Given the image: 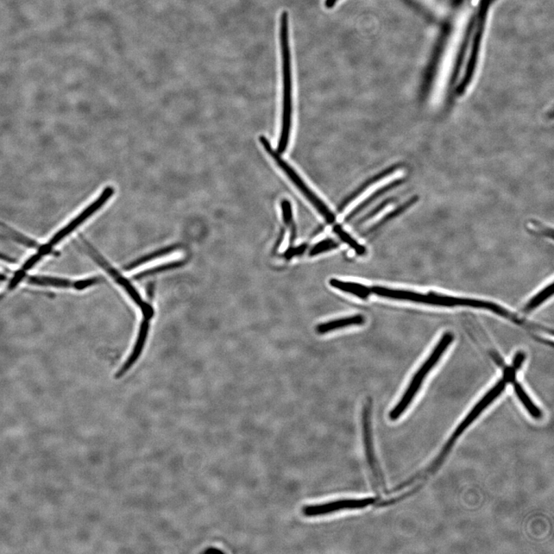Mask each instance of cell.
Returning <instances> with one entry per match:
<instances>
[{
  "instance_id": "obj_1",
  "label": "cell",
  "mask_w": 554,
  "mask_h": 554,
  "mask_svg": "<svg viewBox=\"0 0 554 554\" xmlns=\"http://www.w3.org/2000/svg\"><path fill=\"white\" fill-rule=\"evenodd\" d=\"M389 297L392 300L411 302V303L429 305L438 307H466L472 309L486 311L498 315L499 317L507 319L515 324L524 326L525 329L531 331H538L540 326L525 322L520 319L517 315L509 311L506 308L489 301L481 300L457 298L452 296L438 293H423L402 289H393L390 291Z\"/></svg>"
},
{
  "instance_id": "obj_2",
  "label": "cell",
  "mask_w": 554,
  "mask_h": 554,
  "mask_svg": "<svg viewBox=\"0 0 554 554\" xmlns=\"http://www.w3.org/2000/svg\"><path fill=\"white\" fill-rule=\"evenodd\" d=\"M288 14L282 12L280 16V39L282 66V121L278 154L285 152L289 134H291L292 119V73L291 50L289 44Z\"/></svg>"
},
{
  "instance_id": "obj_3",
  "label": "cell",
  "mask_w": 554,
  "mask_h": 554,
  "mask_svg": "<svg viewBox=\"0 0 554 554\" xmlns=\"http://www.w3.org/2000/svg\"><path fill=\"white\" fill-rule=\"evenodd\" d=\"M453 339H455V336H453V333L450 332L444 333L442 338L439 339L438 343L434 346L431 354L428 356L426 360L421 365L420 368L414 374L410 383H409L406 392L398 402V404L390 411V420L395 421L399 419L402 413L405 412L408 407L411 404L416 395L418 393L427 375L435 368L437 363L440 361V359H442L446 351L449 348Z\"/></svg>"
},
{
  "instance_id": "obj_4",
  "label": "cell",
  "mask_w": 554,
  "mask_h": 554,
  "mask_svg": "<svg viewBox=\"0 0 554 554\" xmlns=\"http://www.w3.org/2000/svg\"><path fill=\"white\" fill-rule=\"evenodd\" d=\"M79 237L82 244L80 245L77 241H75V245L85 252L94 262L98 264V266L104 269L105 272L112 277L113 280H115L119 286H121L124 289L125 292L129 295L132 300L140 307V309L143 312L144 319L148 320L152 319L154 314V308L143 299L134 285H132L124 276L119 273L117 269L110 265L105 258L86 240V238L83 235H80Z\"/></svg>"
},
{
  "instance_id": "obj_5",
  "label": "cell",
  "mask_w": 554,
  "mask_h": 554,
  "mask_svg": "<svg viewBox=\"0 0 554 554\" xmlns=\"http://www.w3.org/2000/svg\"><path fill=\"white\" fill-rule=\"evenodd\" d=\"M507 381L505 378H503L497 382L495 385L491 388L489 392L483 396V398L477 402L476 406L472 409V411L466 417L462 423L458 426L455 433H453L452 437L448 440V442L444 446L442 453H439V457L436 461L431 466L428 472L435 471L440 464L443 463L444 459L448 456V453L450 451L452 446L455 444L457 439L461 435L467 428H468L472 423L482 413V412L490 405L497 398L498 396L505 392L506 389Z\"/></svg>"
},
{
  "instance_id": "obj_6",
  "label": "cell",
  "mask_w": 554,
  "mask_h": 554,
  "mask_svg": "<svg viewBox=\"0 0 554 554\" xmlns=\"http://www.w3.org/2000/svg\"><path fill=\"white\" fill-rule=\"evenodd\" d=\"M401 173L400 168H392L370 181L369 184L363 187L352 198L346 200V202L339 209L341 216L344 217L349 216L365 201L369 200L373 195L381 192L379 191L387 190V188L394 186V184H398V182L396 180H399Z\"/></svg>"
},
{
  "instance_id": "obj_7",
  "label": "cell",
  "mask_w": 554,
  "mask_h": 554,
  "mask_svg": "<svg viewBox=\"0 0 554 554\" xmlns=\"http://www.w3.org/2000/svg\"><path fill=\"white\" fill-rule=\"evenodd\" d=\"M260 140L264 149L273 157L282 171L285 173L289 179L298 187V190L303 193L304 196L310 201V203L316 208V210L322 215L326 221L330 224L335 222L336 219L335 214H333L330 210L329 208L324 204L323 201L319 199L317 195L311 190L309 186L305 184L304 181L300 178L299 175L293 171L291 167H289L287 163L281 158L279 154H277L273 149L272 145H270L267 141V138L261 136Z\"/></svg>"
},
{
  "instance_id": "obj_8",
  "label": "cell",
  "mask_w": 554,
  "mask_h": 554,
  "mask_svg": "<svg viewBox=\"0 0 554 554\" xmlns=\"http://www.w3.org/2000/svg\"><path fill=\"white\" fill-rule=\"evenodd\" d=\"M115 194V189L112 186H107L104 189L99 197L88 206L86 209L82 211L77 217H75L64 228L60 230L51 239L46 243L40 245V248L48 255L52 254L54 248L60 243L64 239L71 235L72 232L77 230L79 226L83 224L86 220L89 219L97 213L100 208H102Z\"/></svg>"
},
{
  "instance_id": "obj_9",
  "label": "cell",
  "mask_w": 554,
  "mask_h": 554,
  "mask_svg": "<svg viewBox=\"0 0 554 554\" xmlns=\"http://www.w3.org/2000/svg\"><path fill=\"white\" fill-rule=\"evenodd\" d=\"M378 498L374 496L363 497V498H342L312 503L302 508V514L306 518H318L324 516L337 514L345 511H356L366 509L376 505Z\"/></svg>"
},
{
  "instance_id": "obj_10",
  "label": "cell",
  "mask_w": 554,
  "mask_h": 554,
  "mask_svg": "<svg viewBox=\"0 0 554 554\" xmlns=\"http://www.w3.org/2000/svg\"><path fill=\"white\" fill-rule=\"evenodd\" d=\"M371 415H372V405L368 400L364 405L362 411V431L365 453H366L368 467L372 474L376 487H379V486L384 487V481L375 456Z\"/></svg>"
},
{
  "instance_id": "obj_11",
  "label": "cell",
  "mask_w": 554,
  "mask_h": 554,
  "mask_svg": "<svg viewBox=\"0 0 554 554\" xmlns=\"http://www.w3.org/2000/svg\"><path fill=\"white\" fill-rule=\"evenodd\" d=\"M103 281V279L98 276L91 277V278L84 280H73L62 278V277L42 275L29 277L27 283L30 286L36 287L62 289H73V291H81L87 288L98 285Z\"/></svg>"
},
{
  "instance_id": "obj_12",
  "label": "cell",
  "mask_w": 554,
  "mask_h": 554,
  "mask_svg": "<svg viewBox=\"0 0 554 554\" xmlns=\"http://www.w3.org/2000/svg\"><path fill=\"white\" fill-rule=\"evenodd\" d=\"M149 322L150 320L146 319H143L142 321L140 329H138L134 348L133 350H132L131 354L128 360L125 361V363L123 365V367L119 369L117 373L115 376L117 379H121V377L127 374L138 361V359L140 358L149 335Z\"/></svg>"
},
{
  "instance_id": "obj_13",
  "label": "cell",
  "mask_w": 554,
  "mask_h": 554,
  "mask_svg": "<svg viewBox=\"0 0 554 554\" xmlns=\"http://www.w3.org/2000/svg\"><path fill=\"white\" fill-rule=\"evenodd\" d=\"M330 285L342 292L356 296L361 300H367L371 293V289L367 286L358 282L331 279Z\"/></svg>"
},
{
  "instance_id": "obj_14",
  "label": "cell",
  "mask_w": 554,
  "mask_h": 554,
  "mask_svg": "<svg viewBox=\"0 0 554 554\" xmlns=\"http://www.w3.org/2000/svg\"><path fill=\"white\" fill-rule=\"evenodd\" d=\"M364 323L365 318L362 315H355V316L338 319L319 324L317 327V331L320 335H324V333L330 331L343 329L350 326L362 325Z\"/></svg>"
},
{
  "instance_id": "obj_15",
  "label": "cell",
  "mask_w": 554,
  "mask_h": 554,
  "mask_svg": "<svg viewBox=\"0 0 554 554\" xmlns=\"http://www.w3.org/2000/svg\"><path fill=\"white\" fill-rule=\"evenodd\" d=\"M512 383L516 394H517L521 404L524 405L529 414L534 419L540 420L542 418L543 413L541 412L539 407L534 404L530 396H529L525 392V389L522 388L517 381L515 380Z\"/></svg>"
},
{
  "instance_id": "obj_16",
  "label": "cell",
  "mask_w": 554,
  "mask_h": 554,
  "mask_svg": "<svg viewBox=\"0 0 554 554\" xmlns=\"http://www.w3.org/2000/svg\"><path fill=\"white\" fill-rule=\"evenodd\" d=\"M553 293V282H551L549 285H546L542 289H540L536 295H534L533 297L527 302L522 312L529 313L536 310L537 308L542 305L545 301L551 298Z\"/></svg>"
},
{
  "instance_id": "obj_17",
  "label": "cell",
  "mask_w": 554,
  "mask_h": 554,
  "mask_svg": "<svg viewBox=\"0 0 554 554\" xmlns=\"http://www.w3.org/2000/svg\"><path fill=\"white\" fill-rule=\"evenodd\" d=\"M179 248H180L178 245H169V247L160 249L154 252V253L152 254L144 256L140 258V259H137L136 261L132 262L130 264H129V265H128L127 267H125V269L128 270L135 269L138 267L141 266L142 264L147 263L148 262L157 259V258L165 256L166 255L171 254L173 253V252L179 250Z\"/></svg>"
},
{
  "instance_id": "obj_18",
  "label": "cell",
  "mask_w": 554,
  "mask_h": 554,
  "mask_svg": "<svg viewBox=\"0 0 554 554\" xmlns=\"http://www.w3.org/2000/svg\"><path fill=\"white\" fill-rule=\"evenodd\" d=\"M333 230H335L337 236L341 238V240L348 244L358 255L362 256L366 254V249H365L363 245L357 242L354 238L342 229L341 226H336Z\"/></svg>"
},
{
  "instance_id": "obj_19",
  "label": "cell",
  "mask_w": 554,
  "mask_h": 554,
  "mask_svg": "<svg viewBox=\"0 0 554 554\" xmlns=\"http://www.w3.org/2000/svg\"><path fill=\"white\" fill-rule=\"evenodd\" d=\"M182 263L178 261V262H173L165 264V265H161L160 267H156L153 269L147 270V272H144L143 273L138 274L135 276V279L136 280H141L145 278L149 275H154L156 274H159L163 272H167V270H171L173 269L178 268L182 265Z\"/></svg>"
},
{
  "instance_id": "obj_20",
  "label": "cell",
  "mask_w": 554,
  "mask_h": 554,
  "mask_svg": "<svg viewBox=\"0 0 554 554\" xmlns=\"http://www.w3.org/2000/svg\"><path fill=\"white\" fill-rule=\"evenodd\" d=\"M337 248L338 243L335 241L331 240V239H328V240L320 241L315 245L310 251V256H317L324 253V252L330 251Z\"/></svg>"
},
{
  "instance_id": "obj_21",
  "label": "cell",
  "mask_w": 554,
  "mask_h": 554,
  "mask_svg": "<svg viewBox=\"0 0 554 554\" xmlns=\"http://www.w3.org/2000/svg\"><path fill=\"white\" fill-rule=\"evenodd\" d=\"M282 217L287 225H291L292 222V211L291 204L287 200H282Z\"/></svg>"
},
{
  "instance_id": "obj_22",
  "label": "cell",
  "mask_w": 554,
  "mask_h": 554,
  "mask_svg": "<svg viewBox=\"0 0 554 554\" xmlns=\"http://www.w3.org/2000/svg\"><path fill=\"white\" fill-rule=\"evenodd\" d=\"M306 245H300L298 248H293L287 250L285 256L287 259H292L293 257L300 256L304 253L306 250Z\"/></svg>"
},
{
  "instance_id": "obj_23",
  "label": "cell",
  "mask_w": 554,
  "mask_h": 554,
  "mask_svg": "<svg viewBox=\"0 0 554 554\" xmlns=\"http://www.w3.org/2000/svg\"><path fill=\"white\" fill-rule=\"evenodd\" d=\"M0 261L9 263H14L15 262L14 258H12L8 255H5L1 253V252H0Z\"/></svg>"
},
{
  "instance_id": "obj_24",
  "label": "cell",
  "mask_w": 554,
  "mask_h": 554,
  "mask_svg": "<svg viewBox=\"0 0 554 554\" xmlns=\"http://www.w3.org/2000/svg\"><path fill=\"white\" fill-rule=\"evenodd\" d=\"M338 1L339 0H326L325 6L327 9H331Z\"/></svg>"
}]
</instances>
